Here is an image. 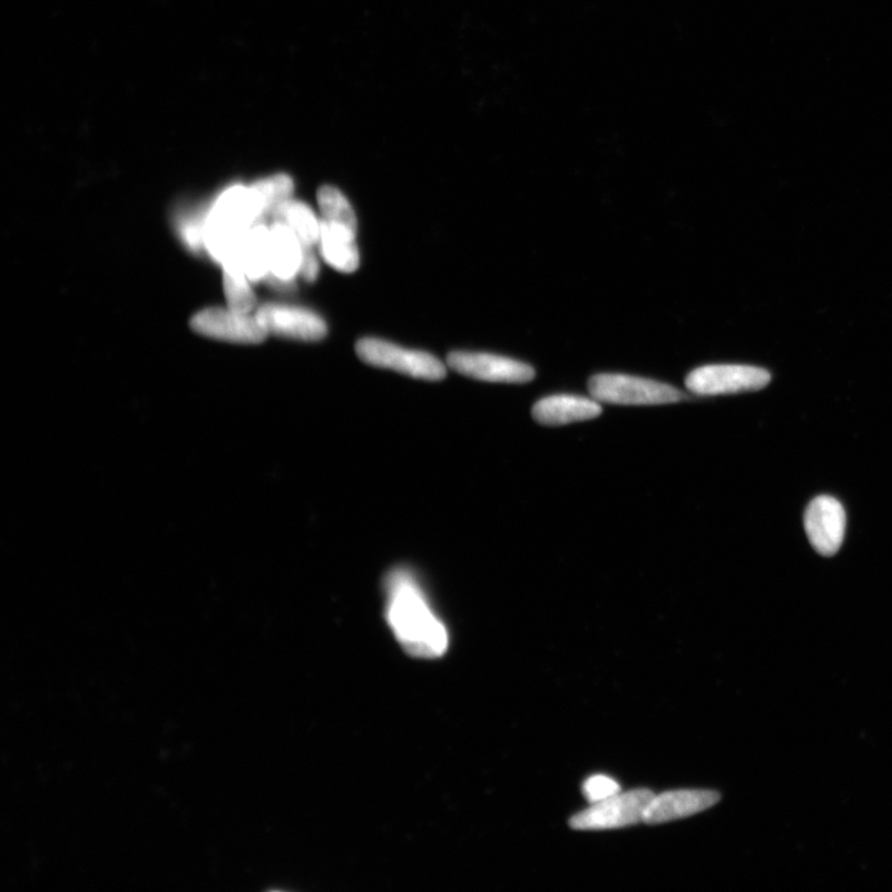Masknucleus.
Wrapping results in <instances>:
<instances>
[{
  "mask_svg": "<svg viewBox=\"0 0 892 892\" xmlns=\"http://www.w3.org/2000/svg\"><path fill=\"white\" fill-rule=\"evenodd\" d=\"M263 218V207L252 186H231L218 196L205 218L204 247L222 264L238 255L242 241Z\"/></svg>",
  "mask_w": 892,
  "mask_h": 892,
  "instance_id": "f03ea898",
  "label": "nucleus"
},
{
  "mask_svg": "<svg viewBox=\"0 0 892 892\" xmlns=\"http://www.w3.org/2000/svg\"><path fill=\"white\" fill-rule=\"evenodd\" d=\"M273 223L290 226L303 245L316 246L321 241L322 219H318L311 206L292 200L284 204L272 216Z\"/></svg>",
  "mask_w": 892,
  "mask_h": 892,
  "instance_id": "f3484780",
  "label": "nucleus"
},
{
  "mask_svg": "<svg viewBox=\"0 0 892 892\" xmlns=\"http://www.w3.org/2000/svg\"><path fill=\"white\" fill-rule=\"evenodd\" d=\"M313 246L303 245V258L300 275L307 283H314L318 277V262Z\"/></svg>",
  "mask_w": 892,
  "mask_h": 892,
  "instance_id": "412c9836",
  "label": "nucleus"
},
{
  "mask_svg": "<svg viewBox=\"0 0 892 892\" xmlns=\"http://www.w3.org/2000/svg\"><path fill=\"white\" fill-rule=\"evenodd\" d=\"M222 266L227 306L235 312L251 314L257 306V297L239 257L229 258Z\"/></svg>",
  "mask_w": 892,
  "mask_h": 892,
  "instance_id": "dca6fc26",
  "label": "nucleus"
},
{
  "mask_svg": "<svg viewBox=\"0 0 892 892\" xmlns=\"http://www.w3.org/2000/svg\"><path fill=\"white\" fill-rule=\"evenodd\" d=\"M384 587L388 621L405 653L421 658L443 656L449 645L448 631L410 572L394 569L385 578Z\"/></svg>",
  "mask_w": 892,
  "mask_h": 892,
  "instance_id": "f257e3e1",
  "label": "nucleus"
},
{
  "mask_svg": "<svg viewBox=\"0 0 892 892\" xmlns=\"http://www.w3.org/2000/svg\"><path fill=\"white\" fill-rule=\"evenodd\" d=\"M448 365L462 376L487 382L527 383L536 376L533 367L525 362L484 352H451Z\"/></svg>",
  "mask_w": 892,
  "mask_h": 892,
  "instance_id": "6e6552de",
  "label": "nucleus"
},
{
  "mask_svg": "<svg viewBox=\"0 0 892 892\" xmlns=\"http://www.w3.org/2000/svg\"><path fill=\"white\" fill-rule=\"evenodd\" d=\"M271 280L275 285H290L300 275L303 244L294 231L283 223L269 227Z\"/></svg>",
  "mask_w": 892,
  "mask_h": 892,
  "instance_id": "ddd939ff",
  "label": "nucleus"
},
{
  "mask_svg": "<svg viewBox=\"0 0 892 892\" xmlns=\"http://www.w3.org/2000/svg\"><path fill=\"white\" fill-rule=\"evenodd\" d=\"M239 258L248 280L257 283L271 277L269 227H251L239 247Z\"/></svg>",
  "mask_w": 892,
  "mask_h": 892,
  "instance_id": "2eb2a0df",
  "label": "nucleus"
},
{
  "mask_svg": "<svg viewBox=\"0 0 892 892\" xmlns=\"http://www.w3.org/2000/svg\"><path fill=\"white\" fill-rule=\"evenodd\" d=\"M602 413L598 401L586 396L557 394L538 401L532 410L533 420L547 427H560L594 420Z\"/></svg>",
  "mask_w": 892,
  "mask_h": 892,
  "instance_id": "f8f14e48",
  "label": "nucleus"
},
{
  "mask_svg": "<svg viewBox=\"0 0 892 892\" xmlns=\"http://www.w3.org/2000/svg\"><path fill=\"white\" fill-rule=\"evenodd\" d=\"M356 354L367 365L400 372L413 379L440 381L447 376L444 363L428 352L405 350L380 339L360 340Z\"/></svg>",
  "mask_w": 892,
  "mask_h": 892,
  "instance_id": "20e7f679",
  "label": "nucleus"
},
{
  "mask_svg": "<svg viewBox=\"0 0 892 892\" xmlns=\"http://www.w3.org/2000/svg\"><path fill=\"white\" fill-rule=\"evenodd\" d=\"M721 801L718 792L710 790H678L655 795L645 812L644 822L660 824L694 816Z\"/></svg>",
  "mask_w": 892,
  "mask_h": 892,
  "instance_id": "9b49d317",
  "label": "nucleus"
},
{
  "mask_svg": "<svg viewBox=\"0 0 892 892\" xmlns=\"http://www.w3.org/2000/svg\"><path fill=\"white\" fill-rule=\"evenodd\" d=\"M195 333L226 343L257 345L268 334L256 315L238 313L229 307H207L192 317Z\"/></svg>",
  "mask_w": 892,
  "mask_h": 892,
  "instance_id": "0eeeda50",
  "label": "nucleus"
},
{
  "mask_svg": "<svg viewBox=\"0 0 892 892\" xmlns=\"http://www.w3.org/2000/svg\"><path fill=\"white\" fill-rule=\"evenodd\" d=\"M355 231L322 219L318 246L324 261L341 273H354L360 266Z\"/></svg>",
  "mask_w": 892,
  "mask_h": 892,
  "instance_id": "4468645a",
  "label": "nucleus"
},
{
  "mask_svg": "<svg viewBox=\"0 0 892 892\" xmlns=\"http://www.w3.org/2000/svg\"><path fill=\"white\" fill-rule=\"evenodd\" d=\"M588 389L595 401L608 404L659 405L687 399L685 393L669 384L620 373L595 374Z\"/></svg>",
  "mask_w": 892,
  "mask_h": 892,
  "instance_id": "7ed1b4c3",
  "label": "nucleus"
},
{
  "mask_svg": "<svg viewBox=\"0 0 892 892\" xmlns=\"http://www.w3.org/2000/svg\"><path fill=\"white\" fill-rule=\"evenodd\" d=\"M846 517L842 503L831 496H819L806 511L805 527L811 545L825 557L839 552L845 533Z\"/></svg>",
  "mask_w": 892,
  "mask_h": 892,
  "instance_id": "9d476101",
  "label": "nucleus"
},
{
  "mask_svg": "<svg viewBox=\"0 0 892 892\" xmlns=\"http://www.w3.org/2000/svg\"><path fill=\"white\" fill-rule=\"evenodd\" d=\"M655 793L637 788L618 793L608 800L594 803L591 807L572 816L569 825L577 831H602L629 827L644 822L645 812Z\"/></svg>",
  "mask_w": 892,
  "mask_h": 892,
  "instance_id": "39448f33",
  "label": "nucleus"
},
{
  "mask_svg": "<svg viewBox=\"0 0 892 892\" xmlns=\"http://www.w3.org/2000/svg\"><path fill=\"white\" fill-rule=\"evenodd\" d=\"M584 796L594 805L605 800H608L621 792V787L611 777L604 775H595L584 782L582 786Z\"/></svg>",
  "mask_w": 892,
  "mask_h": 892,
  "instance_id": "aec40b11",
  "label": "nucleus"
},
{
  "mask_svg": "<svg viewBox=\"0 0 892 892\" xmlns=\"http://www.w3.org/2000/svg\"><path fill=\"white\" fill-rule=\"evenodd\" d=\"M251 186L259 198L264 217H272L278 208L293 198L294 183L291 176L285 174L269 176Z\"/></svg>",
  "mask_w": 892,
  "mask_h": 892,
  "instance_id": "6ab92c4d",
  "label": "nucleus"
},
{
  "mask_svg": "<svg viewBox=\"0 0 892 892\" xmlns=\"http://www.w3.org/2000/svg\"><path fill=\"white\" fill-rule=\"evenodd\" d=\"M770 381L771 374L764 369L709 365L692 371L686 379V385L697 395H721L763 390Z\"/></svg>",
  "mask_w": 892,
  "mask_h": 892,
  "instance_id": "423d86ee",
  "label": "nucleus"
},
{
  "mask_svg": "<svg viewBox=\"0 0 892 892\" xmlns=\"http://www.w3.org/2000/svg\"><path fill=\"white\" fill-rule=\"evenodd\" d=\"M256 316L268 335L315 343L327 334L323 317L303 307L267 303L257 310Z\"/></svg>",
  "mask_w": 892,
  "mask_h": 892,
  "instance_id": "1a4fd4ad",
  "label": "nucleus"
},
{
  "mask_svg": "<svg viewBox=\"0 0 892 892\" xmlns=\"http://www.w3.org/2000/svg\"><path fill=\"white\" fill-rule=\"evenodd\" d=\"M317 204L324 222L343 225L357 233V217L347 198L334 186L317 192Z\"/></svg>",
  "mask_w": 892,
  "mask_h": 892,
  "instance_id": "a211bd4d",
  "label": "nucleus"
}]
</instances>
